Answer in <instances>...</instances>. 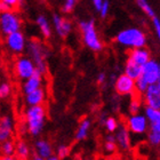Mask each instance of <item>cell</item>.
<instances>
[{
	"mask_svg": "<svg viewBox=\"0 0 160 160\" xmlns=\"http://www.w3.org/2000/svg\"><path fill=\"white\" fill-rule=\"evenodd\" d=\"M114 40L120 46L126 47L128 49L142 48L147 46L148 42L145 32L138 28H127L125 30L119 31Z\"/></svg>",
	"mask_w": 160,
	"mask_h": 160,
	"instance_id": "cell-1",
	"label": "cell"
},
{
	"mask_svg": "<svg viewBox=\"0 0 160 160\" xmlns=\"http://www.w3.org/2000/svg\"><path fill=\"white\" fill-rule=\"evenodd\" d=\"M27 130L32 136H38L42 132L46 122V109L43 105L29 107L24 113Z\"/></svg>",
	"mask_w": 160,
	"mask_h": 160,
	"instance_id": "cell-2",
	"label": "cell"
},
{
	"mask_svg": "<svg viewBox=\"0 0 160 160\" xmlns=\"http://www.w3.org/2000/svg\"><path fill=\"white\" fill-rule=\"evenodd\" d=\"M79 29L82 34V41L90 50L93 52H101L103 49V42L97 33L96 25L94 20L80 21Z\"/></svg>",
	"mask_w": 160,
	"mask_h": 160,
	"instance_id": "cell-3",
	"label": "cell"
},
{
	"mask_svg": "<svg viewBox=\"0 0 160 160\" xmlns=\"http://www.w3.org/2000/svg\"><path fill=\"white\" fill-rule=\"evenodd\" d=\"M28 53L31 60L33 61L36 67L41 73H46V48L37 40H30L28 43Z\"/></svg>",
	"mask_w": 160,
	"mask_h": 160,
	"instance_id": "cell-4",
	"label": "cell"
},
{
	"mask_svg": "<svg viewBox=\"0 0 160 160\" xmlns=\"http://www.w3.org/2000/svg\"><path fill=\"white\" fill-rule=\"evenodd\" d=\"M22 20L15 12L8 10L0 14V32L5 37L21 30Z\"/></svg>",
	"mask_w": 160,
	"mask_h": 160,
	"instance_id": "cell-5",
	"label": "cell"
},
{
	"mask_svg": "<svg viewBox=\"0 0 160 160\" xmlns=\"http://www.w3.org/2000/svg\"><path fill=\"white\" fill-rule=\"evenodd\" d=\"M114 89L121 96L134 95L136 92V80L130 78L126 73L120 74L114 81Z\"/></svg>",
	"mask_w": 160,
	"mask_h": 160,
	"instance_id": "cell-6",
	"label": "cell"
},
{
	"mask_svg": "<svg viewBox=\"0 0 160 160\" xmlns=\"http://www.w3.org/2000/svg\"><path fill=\"white\" fill-rule=\"evenodd\" d=\"M37 70V67L31 57H20L15 62V73L20 79L27 80L31 76H33Z\"/></svg>",
	"mask_w": 160,
	"mask_h": 160,
	"instance_id": "cell-7",
	"label": "cell"
},
{
	"mask_svg": "<svg viewBox=\"0 0 160 160\" xmlns=\"http://www.w3.org/2000/svg\"><path fill=\"white\" fill-rule=\"evenodd\" d=\"M140 78H142L149 86L151 83L160 81V62L151 58L143 67Z\"/></svg>",
	"mask_w": 160,
	"mask_h": 160,
	"instance_id": "cell-8",
	"label": "cell"
},
{
	"mask_svg": "<svg viewBox=\"0 0 160 160\" xmlns=\"http://www.w3.org/2000/svg\"><path fill=\"white\" fill-rule=\"evenodd\" d=\"M127 127L130 133L133 134H144L149 129V120L145 114H132L127 120Z\"/></svg>",
	"mask_w": 160,
	"mask_h": 160,
	"instance_id": "cell-9",
	"label": "cell"
},
{
	"mask_svg": "<svg viewBox=\"0 0 160 160\" xmlns=\"http://www.w3.org/2000/svg\"><path fill=\"white\" fill-rule=\"evenodd\" d=\"M25 37L21 31H16L13 33L6 36V46L7 48L15 54H20L25 49Z\"/></svg>",
	"mask_w": 160,
	"mask_h": 160,
	"instance_id": "cell-10",
	"label": "cell"
},
{
	"mask_svg": "<svg viewBox=\"0 0 160 160\" xmlns=\"http://www.w3.org/2000/svg\"><path fill=\"white\" fill-rule=\"evenodd\" d=\"M144 101L147 107L160 109V81L151 83L144 93Z\"/></svg>",
	"mask_w": 160,
	"mask_h": 160,
	"instance_id": "cell-11",
	"label": "cell"
},
{
	"mask_svg": "<svg viewBox=\"0 0 160 160\" xmlns=\"http://www.w3.org/2000/svg\"><path fill=\"white\" fill-rule=\"evenodd\" d=\"M53 24H54L55 32L61 38L68 37L70 34L71 30H72V23H71V21L63 16H61L58 14H54L53 15Z\"/></svg>",
	"mask_w": 160,
	"mask_h": 160,
	"instance_id": "cell-12",
	"label": "cell"
},
{
	"mask_svg": "<svg viewBox=\"0 0 160 160\" xmlns=\"http://www.w3.org/2000/svg\"><path fill=\"white\" fill-rule=\"evenodd\" d=\"M127 60L132 61V62L138 64L141 67H144L151 60L150 50L147 49L145 47L130 49V52L128 53V56H127Z\"/></svg>",
	"mask_w": 160,
	"mask_h": 160,
	"instance_id": "cell-13",
	"label": "cell"
},
{
	"mask_svg": "<svg viewBox=\"0 0 160 160\" xmlns=\"http://www.w3.org/2000/svg\"><path fill=\"white\" fill-rule=\"evenodd\" d=\"M14 133V121L10 116H3L0 121V143L12 138Z\"/></svg>",
	"mask_w": 160,
	"mask_h": 160,
	"instance_id": "cell-14",
	"label": "cell"
},
{
	"mask_svg": "<svg viewBox=\"0 0 160 160\" xmlns=\"http://www.w3.org/2000/svg\"><path fill=\"white\" fill-rule=\"evenodd\" d=\"M41 83H42V73L39 70H36L33 76L28 78L23 83V92L24 94L31 93L36 89L41 88Z\"/></svg>",
	"mask_w": 160,
	"mask_h": 160,
	"instance_id": "cell-15",
	"label": "cell"
},
{
	"mask_svg": "<svg viewBox=\"0 0 160 160\" xmlns=\"http://www.w3.org/2000/svg\"><path fill=\"white\" fill-rule=\"evenodd\" d=\"M130 132L128 127L120 126L116 132V140L117 144L122 150H128L130 148Z\"/></svg>",
	"mask_w": 160,
	"mask_h": 160,
	"instance_id": "cell-16",
	"label": "cell"
},
{
	"mask_svg": "<svg viewBox=\"0 0 160 160\" xmlns=\"http://www.w3.org/2000/svg\"><path fill=\"white\" fill-rule=\"evenodd\" d=\"M25 103L29 107H33V105H42V103L46 101V92L42 88L36 89L31 93L25 94Z\"/></svg>",
	"mask_w": 160,
	"mask_h": 160,
	"instance_id": "cell-17",
	"label": "cell"
},
{
	"mask_svg": "<svg viewBox=\"0 0 160 160\" xmlns=\"http://www.w3.org/2000/svg\"><path fill=\"white\" fill-rule=\"evenodd\" d=\"M34 149H36L37 156L43 158V159H48L49 157L53 156V147H52V144L46 140L36 141Z\"/></svg>",
	"mask_w": 160,
	"mask_h": 160,
	"instance_id": "cell-18",
	"label": "cell"
},
{
	"mask_svg": "<svg viewBox=\"0 0 160 160\" xmlns=\"http://www.w3.org/2000/svg\"><path fill=\"white\" fill-rule=\"evenodd\" d=\"M90 126H92V121L88 118H85L80 121L79 127H78L77 132H76V140L77 141H83L85 138H87L88 136V133H89Z\"/></svg>",
	"mask_w": 160,
	"mask_h": 160,
	"instance_id": "cell-19",
	"label": "cell"
},
{
	"mask_svg": "<svg viewBox=\"0 0 160 160\" xmlns=\"http://www.w3.org/2000/svg\"><path fill=\"white\" fill-rule=\"evenodd\" d=\"M142 69H143V67L127 60L126 64H125V72L123 73H126L127 76H129L130 78L136 80L142 74Z\"/></svg>",
	"mask_w": 160,
	"mask_h": 160,
	"instance_id": "cell-20",
	"label": "cell"
},
{
	"mask_svg": "<svg viewBox=\"0 0 160 160\" xmlns=\"http://www.w3.org/2000/svg\"><path fill=\"white\" fill-rule=\"evenodd\" d=\"M149 142L152 145H159L160 144V120L156 122L150 123L149 129Z\"/></svg>",
	"mask_w": 160,
	"mask_h": 160,
	"instance_id": "cell-21",
	"label": "cell"
},
{
	"mask_svg": "<svg viewBox=\"0 0 160 160\" xmlns=\"http://www.w3.org/2000/svg\"><path fill=\"white\" fill-rule=\"evenodd\" d=\"M36 23L38 24V27H39L43 37L49 38L50 36H52V28H50V24H49V22H48V20H47L46 16H43V15L37 16Z\"/></svg>",
	"mask_w": 160,
	"mask_h": 160,
	"instance_id": "cell-22",
	"label": "cell"
},
{
	"mask_svg": "<svg viewBox=\"0 0 160 160\" xmlns=\"http://www.w3.org/2000/svg\"><path fill=\"white\" fill-rule=\"evenodd\" d=\"M16 156L20 159L22 160H25L29 158L30 156V148L28 145L27 142H24V141H18L16 143Z\"/></svg>",
	"mask_w": 160,
	"mask_h": 160,
	"instance_id": "cell-23",
	"label": "cell"
},
{
	"mask_svg": "<svg viewBox=\"0 0 160 160\" xmlns=\"http://www.w3.org/2000/svg\"><path fill=\"white\" fill-rule=\"evenodd\" d=\"M136 3H137V6L141 8V10H142L149 18H153L154 16H157L154 9L152 8V6H151L150 2H149L148 0H136Z\"/></svg>",
	"mask_w": 160,
	"mask_h": 160,
	"instance_id": "cell-24",
	"label": "cell"
},
{
	"mask_svg": "<svg viewBox=\"0 0 160 160\" xmlns=\"http://www.w3.org/2000/svg\"><path fill=\"white\" fill-rule=\"evenodd\" d=\"M0 150L3 156H14L16 152V144L12 140L5 141L2 143H0Z\"/></svg>",
	"mask_w": 160,
	"mask_h": 160,
	"instance_id": "cell-25",
	"label": "cell"
},
{
	"mask_svg": "<svg viewBox=\"0 0 160 160\" xmlns=\"http://www.w3.org/2000/svg\"><path fill=\"white\" fill-rule=\"evenodd\" d=\"M104 127L109 133L112 134L117 132V129L119 128V123L114 117H107V119L104 121Z\"/></svg>",
	"mask_w": 160,
	"mask_h": 160,
	"instance_id": "cell-26",
	"label": "cell"
},
{
	"mask_svg": "<svg viewBox=\"0 0 160 160\" xmlns=\"http://www.w3.org/2000/svg\"><path fill=\"white\" fill-rule=\"evenodd\" d=\"M12 94V86L8 82H2L0 85V100H5Z\"/></svg>",
	"mask_w": 160,
	"mask_h": 160,
	"instance_id": "cell-27",
	"label": "cell"
},
{
	"mask_svg": "<svg viewBox=\"0 0 160 160\" xmlns=\"http://www.w3.org/2000/svg\"><path fill=\"white\" fill-rule=\"evenodd\" d=\"M141 104H142V103H141L140 98H137V97H134L133 100L130 101V104H129V112H130V114L140 113Z\"/></svg>",
	"mask_w": 160,
	"mask_h": 160,
	"instance_id": "cell-28",
	"label": "cell"
},
{
	"mask_svg": "<svg viewBox=\"0 0 160 160\" xmlns=\"http://www.w3.org/2000/svg\"><path fill=\"white\" fill-rule=\"evenodd\" d=\"M69 153H70V149H69V147H67V145H60V147L57 148L56 156L60 158V159H65V158L69 156Z\"/></svg>",
	"mask_w": 160,
	"mask_h": 160,
	"instance_id": "cell-29",
	"label": "cell"
},
{
	"mask_svg": "<svg viewBox=\"0 0 160 160\" xmlns=\"http://www.w3.org/2000/svg\"><path fill=\"white\" fill-rule=\"evenodd\" d=\"M109 12H110V3L108 0H105L101 7V9L98 10V14H100L101 18H107L108 15H109Z\"/></svg>",
	"mask_w": 160,
	"mask_h": 160,
	"instance_id": "cell-30",
	"label": "cell"
},
{
	"mask_svg": "<svg viewBox=\"0 0 160 160\" xmlns=\"http://www.w3.org/2000/svg\"><path fill=\"white\" fill-rule=\"evenodd\" d=\"M77 5V0H64L63 12L64 13H71Z\"/></svg>",
	"mask_w": 160,
	"mask_h": 160,
	"instance_id": "cell-31",
	"label": "cell"
},
{
	"mask_svg": "<svg viewBox=\"0 0 160 160\" xmlns=\"http://www.w3.org/2000/svg\"><path fill=\"white\" fill-rule=\"evenodd\" d=\"M151 20H152V25H153L156 36H157L158 40H159V42H160V18L158 16H154L153 18H151Z\"/></svg>",
	"mask_w": 160,
	"mask_h": 160,
	"instance_id": "cell-32",
	"label": "cell"
},
{
	"mask_svg": "<svg viewBox=\"0 0 160 160\" xmlns=\"http://www.w3.org/2000/svg\"><path fill=\"white\" fill-rule=\"evenodd\" d=\"M104 149L107 152H114L116 149H117V142H110V141H105V144H104Z\"/></svg>",
	"mask_w": 160,
	"mask_h": 160,
	"instance_id": "cell-33",
	"label": "cell"
},
{
	"mask_svg": "<svg viewBox=\"0 0 160 160\" xmlns=\"http://www.w3.org/2000/svg\"><path fill=\"white\" fill-rule=\"evenodd\" d=\"M8 10H12V7L8 6L6 2H3L2 0H0V14L5 13V12H8Z\"/></svg>",
	"mask_w": 160,
	"mask_h": 160,
	"instance_id": "cell-34",
	"label": "cell"
},
{
	"mask_svg": "<svg viewBox=\"0 0 160 160\" xmlns=\"http://www.w3.org/2000/svg\"><path fill=\"white\" fill-rule=\"evenodd\" d=\"M96 81H97V83H100V85L104 83L105 81H107V74L104 73V72H101V73H98V74H97Z\"/></svg>",
	"mask_w": 160,
	"mask_h": 160,
	"instance_id": "cell-35",
	"label": "cell"
},
{
	"mask_svg": "<svg viewBox=\"0 0 160 160\" xmlns=\"http://www.w3.org/2000/svg\"><path fill=\"white\" fill-rule=\"evenodd\" d=\"M105 1V0H92V2H93V6L94 8L98 12V10L101 9V7H102V5H103V2Z\"/></svg>",
	"mask_w": 160,
	"mask_h": 160,
	"instance_id": "cell-36",
	"label": "cell"
},
{
	"mask_svg": "<svg viewBox=\"0 0 160 160\" xmlns=\"http://www.w3.org/2000/svg\"><path fill=\"white\" fill-rule=\"evenodd\" d=\"M2 1H3V2H6L7 5H8V6H10L12 8H13V7H16L18 3H21L20 0H2Z\"/></svg>",
	"mask_w": 160,
	"mask_h": 160,
	"instance_id": "cell-37",
	"label": "cell"
},
{
	"mask_svg": "<svg viewBox=\"0 0 160 160\" xmlns=\"http://www.w3.org/2000/svg\"><path fill=\"white\" fill-rule=\"evenodd\" d=\"M0 160H22L18 157H15V156H2L0 158Z\"/></svg>",
	"mask_w": 160,
	"mask_h": 160,
	"instance_id": "cell-38",
	"label": "cell"
},
{
	"mask_svg": "<svg viewBox=\"0 0 160 160\" xmlns=\"http://www.w3.org/2000/svg\"><path fill=\"white\" fill-rule=\"evenodd\" d=\"M47 160H62V159H60V158L57 157V156H54V154H53L52 157H49Z\"/></svg>",
	"mask_w": 160,
	"mask_h": 160,
	"instance_id": "cell-39",
	"label": "cell"
},
{
	"mask_svg": "<svg viewBox=\"0 0 160 160\" xmlns=\"http://www.w3.org/2000/svg\"><path fill=\"white\" fill-rule=\"evenodd\" d=\"M33 160H47V159H43V158H41V157H39V156H34V158H33Z\"/></svg>",
	"mask_w": 160,
	"mask_h": 160,
	"instance_id": "cell-40",
	"label": "cell"
},
{
	"mask_svg": "<svg viewBox=\"0 0 160 160\" xmlns=\"http://www.w3.org/2000/svg\"><path fill=\"white\" fill-rule=\"evenodd\" d=\"M23 1H24V0H20V2H21V3H22V2H23Z\"/></svg>",
	"mask_w": 160,
	"mask_h": 160,
	"instance_id": "cell-41",
	"label": "cell"
},
{
	"mask_svg": "<svg viewBox=\"0 0 160 160\" xmlns=\"http://www.w3.org/2000/svg\"><path fill=\"white\" fill-rule=\"evenodd\" d=\"M1 118H2V117H0V121H1Z\"/></svg>",
	"mask_w": 160,
	"mask_h": 160,
	"instance_id": "cell-42",
	"label": "cell"
},
{
	"mask_svg": "<svg viewBox=\"0 0 160 160\" xmlns=\"http://www.w3.org/2000/svg\"><path fill=\"white\" fill-rule=\"evenodd\" d=\"M85 160H89V159H85Z\"/></svg>",
	"mask_w": 160,
	"mask_h": 160,
	"instance_id": "cell-43",
	"label": "cell"
}]
</instances>
